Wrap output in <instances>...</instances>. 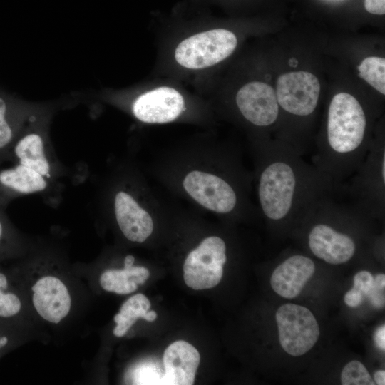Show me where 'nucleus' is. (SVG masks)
<instances>
[{
  "mask_svg": "<svg viewBox=\"0 0 385 385\" xmlns=\"http://www.w3.org/2000/svg\"><path fill=\"white\" fill-rule=\"evenodd\" d=\"M14 164L0 170V187L13 195L43 192L56 178L54 170L45 162L34 158H13Z\"/></svg>",
  "mask_w": 385,
  "mask_h": 385,
  "instance_id": "9b49d317",
  "label": "nucleus"
},
{
  "mask_svg": "<svg viewBox=\"0 0 385 385\" xmlns=\"http://www.w3.org/2000/svg\"><path fill=\"white\" fill-rule=\"evenodd\" d=\"M371 218L382 217L385 211V145L371 143L359 169L341 187V195Z\"/></svg>",
  "mask_w": 385,
  "mask_h": 385,
  "instance_id": "423d86ee",
  "label": "nucleus"
},
{
  "mask_svg": "<svg viewBox=\"0 0 385 385\" xmlns=\"http://www.w3.org/2000/svg\"><path fill=\"white\" fill-rule=\"evenodd\" d=\"M276 321L280 345L292 356L304 354L319 339L318 323L313 314L304 307L285 304L277 309Z\"/></svg>",
  "mask_w": 385,
  "mask_h": 385,
  "instance_id": "6e6552de",
  "label": "nucleus"
},
{
  "mask_svg": "<svg viewBox=\"0 0 385 385\" xmlns=\"http://www.w3.org/2000/svg\"><path fill=\"white\" fill-rule=\"evenodd\" d=\"M319 93V81L309 72L284 73L277 81L275 93L279 108L294 117L312 115L318 105Z\"/></svg>",
  "mask_w": 385,
  "mask_h": 385,
  "instance_id": "1a4fd4ad",
  "label": "nucleus"
},
{
  "mask_svg": "<svg viewBox=\"0 0 385 385\" xmlns=\"http://www.w3.org/2000/svg\"><path fill=\"white\" fill-rule=\"evenodd\" d=\"M341 381L343 385H374L365 366L359 361L353 360L342 369Z\"/></svg>",
  "mask_w": 385,
  "mask_h": 385,
  "instance_id": "412c9836",
  "label": "nucleus"
},
{
  "mask_svg": "<svg viewBox=\"0 0 385 385\" xmlns=\"http://www.w3.org/2000/svg\"><path fill=\"white\" fill-rule=\"evenodd\" d=\"M157 317V313L155 311H148L144 317V319L148 322L154 321Z\"/></svg>",
  "mask_w": 385,
  "mask_h": 385,
  "instance_id": "7c9ffc66",
  "label": "nucleus"
},
{
  "mask_svg": "<svg viewBox=\"0 0 385 385\" xmlns=\"http://www.w3.org/2000/svg\"><path fill=\"white\" fill-rule=\"evenodd\" d=\"M135 257L133 255H127L124 260V267L129 268L133 266Z\"/></svg>",
  "mask_w": 385,
  "mask_h": 385,
  "instance_id": "c756f323",
  "label": "nucleus"
},
{
  "mask_svg": "<svg viewBox=\"0 0 385 385\" xmlns=\"http://www.w3.org/2000/svg\"><path fill=\"white\" fill-rule=\"evenodd\" d=\"M376 345L381 350L385 349V326H380L375 332L374 337Z\"/></svg>",
  "mask_w": 385,
  "mask_h": 385,
  "instance_id": "cd10ccee",
  "label": "nucleus"
},
{
  "mask_svg": "<svg viewBox=\"0 0 385 385\" xmlns=\"http://www.w3.org/2000/svg\"><path fill=\"white\" fill-rule=\"evenodd\" d=\"M315 272L313 260L302 255L287 257L273 272L271 286L279 296L292 299L297 297Z\"/></svg>",
  "mask_w": 385,
  "mask_h": 385,
  "instance_id": "dca6fc26",
  "label": "nucleus"
},
{
  "mask_svg": "<svg viewBox=\"0 0 385 385\" xmlns=\"http://www.w3.org/2000/svg\"><path fill=\"white\" fill-rule=\"evenodd\" d=\"M4 232H5L4 223L2 220V217L0 216V244L3 241Z\"/></svg>",
  "mask_w": 385,
  "mask_h": 385,
  "instance_id": "473e14b6",
  "label": "nucleus"
},
{
  "mask_svg": "<svg viewBox=\"0 0 385 385\" xmlns=\"http://www.w3.org/2000/svg\"><path fill=\"white\" fill-rule=\"evenodd\" d=\"M200 361V354L192 344L183 340L174 342L163 354L162 384H193Z\"/></svg>",
  "mask_w": 385,
  "mask_h": 385,
  "instance_id": "4468645a",
  "label": "nucleus"
},
{
  "mask_svg": "<svg viewBox=\"0 0 385 385\" xmlns=\"http://www.w3.org/2000/svg\"><path fill=\"white\" fill-rule=\"evenodd\" d=\"M155 33L151 76L176 80L200 95L240 43L235 31L211 21L169 24Z\"/></svg>",
  "mask_w": 385,
  "mask_h": 385,
  "instance_id": "f03ea898",
  "label": "nucleus"
},
{
  "mask_svg": "<svg viewBox=\"0 0 385 385\" xmlns=\"http://www.w3.org/2000/svg\"><path fill=\"white\" fill-rule=\"evenodd\" d=\"M9 342L8 336L1 334L0 332V350L4 348L9 344Z\"/></svg>",
  "mask_w": 385,
  "mask_h": 385,
  "instance_id": "2f4dec72",
  "label": "nucleus"
},
{
  "mask_svg": "<svg viewBox=\"0 0 385 385\" xmlns=\"http://www.w3.org/2000/svg\"><path fill=\"white\" fill-rule=\"evenodd\" d=\"M150 308V302L144 294L139 293L130 297L114 317L117 325L113 329V334L118 337L124 336L138 319H144Z\"/></svg>",
  "mask_w": 385,
  "mask_h": 385,
  "instance_id": "a211bd4d",
  "label": "nucleus"
},
{
  "mask_svg": "<svg viewBox=\"0 0 385 385\" xmlns=\"http://www.w3.org/2000/svg\"><path fill=\"white\" fill-rule=\"evenodd\" d=\"M265 141L259 151L257 188L260 210L268 222L298 224L319 200L340 195L341 188L289 144Z\"/></svg>",
  "mask_w": 385,
  "mask_h": 385,
  "instance_id": "f257e3e1",
  "label": "nucleus"
},
{
  "mask_svg": "<svg viewBox=\"0 0 385 385\" xmlns=\"http://www.w3.org/2000/svg\"><path fill=\"white\" fill-rule=\"evenodd\" d=\"M183 185L196 202L217 213H230L238 205V194L234 187L217 175L194 170L185 177Z\"/></svg>",
  "mask_w": 385,
  "mask_h": 385,
  "instance_id": "f8f14e48",
  "label": "nucleus"
},
{
  "mask_svg": "<svg viewBox=\"0 0 385 385\" xmlns=\"http://www.w3.org/2000/svg\"><path fill=\"white\" fill-rule=\"evenodd\" d=\"M31 289L34 308L45 320L58 324L69 313L71 296L66 285L58 278L44 276L36 282Z\"/></svg>",
  "mask_w": 385,
  "mask_h": 385,
  "instance_id": "ddd939ff",
  "label": "nucleus"
},
{
  "mask_svg": "<svg viewBox=\"0 0 385 385\" xmlns=\"http://www.w3.org/2000/svg\"><path fill=\"white\" fill-rule=\"evenodd\" d=\"M374 382L378 385L385 384V371L384 370H379L374 373Z\"/></svg>",
  "mask_w": 385,
  "mask_h": 385,
  "instance_id": "c85d7f7f",
  "label": "nucleus"
},
{
  "mask_svg": "<svg viewBox=\"0 0 385 385\" xmlns=\"http://www.w3.org/2000/svg\"><path fill=\"white\" fill-rule=\"evenodd\" d=\"M8 106L0 97V153L11 146L14 141V130L7 117Z\"/></svg>",
  "mask_w": 385,
  "mask_h": 385,
  "instance_id": "4be33fe9",
  "label": "nucleus"
},
{
  "mask_svg": "<svg viewBox=\"0 0 385 385\" xmlns=\"http://www.w3.org/2000/svg\"><path fill=\"white\" fill-rule=\"evenodd\" d=\"M9 282L5 274L0 272V317L11 318L16 315L21 309L19 297L8 291Z\"/></svg>",
  "mask_w": 385,
  "mask_h": 385,
  "instance_id": "aec40b11",
  "label": "nucleus"
},
{
  "mask_svg": "<svg viewBox=\"0 0 385 385\" xmlns=\"http://www.w3.org/2000/svg\"><path fill=\"white\" fill-rule=\"evenodd\" d=\"M113 205L116 222L124 236L130 241L143 242L153 230L150 214L125 191L115 194Z\"/></svg>",
  "mask_w": 385,
  "mask_h": 385,
  "instance_id": "2eb2a0df",
  "label": "nucleus"
},
{
  "mask_svg": "<svg viewBox=\"0 0 385 385\" xmlns=\"http://www.w3.org/2000/svg\"><path fill=\"white\" fill-rule=\"evenodd\" d=\"M366 10L373 14L382 15L385 13V0H365Z\"/></svg>",
  "mask_w": 385,
  "mask_h": 385,
  "instance_id": "a878e982",
  "label": "nucleus"
},
{
  "mask_svg": "<svg viewBox=\"0 0 385 385\" xmlns=\"http://www.w3.org/2000/svg\"><path fill=\"white\" fill-rule=\"evenodd\" d=\"M329 195L316 202L299 223L307 226V245L312 253L331 265L349 261L356 251L355 238L342 230L358 207Z\"/></svg>",
  "mask_w": 385,
  "mask_h": 385,
  "instance_id": "20e7f679",
  "label": "nucleus"
},
{
  "mask_svg": "<svg viewBox=\"0 0 385 385\" xmlns=\"http://www.w3.org/2000/svg\"><path fill=\"white\" fill-rule=\"evenodd\" d=\"M160 371L151 365H142L135 370L133 376L134 384H162Z\"/></svg>",
  "mask_w": 385,
  "mask_h": 385,
  "instance_id": "5701e85b",
  "label": "nucleus"
},
{
  "mask_svg": "<svg viewBox=\"0 0 385 385\" xmlns=\"http://www.w3.org/2000/svg\"><path fill=\"white\" fill-rule=\"evenodd\" d=\"M150 277L149 270L143 267L132 266L123 270H108L100 277L101 287L108 292L128 294L135 292Z\"/></svg>",
  "mask_w": 385,
  "mask_h": 385,
  "instance_id": "f3484780",
  "label": "nucleus"
},
{
  "mask_svg": "<svg viewBox=\"0 0 385 385\" xmlns=\"http://www.w3.org/2000/svg\"><path fill=\"white\" fill-rule=\"evenodd\" d=\"M364 299V297L361 294L352 288L346 293L344 300L347 306L356 307L363 302Z\"/></svg>",
  "mask_w": 385,
  "mask_h": 385,
  "instance_id": "bb28decb",
  "label": "nucleus"
},
{
  "mask_svg": "<svg viewBox=\"0 0 385 385\" xmlns=\"http://www.w3.org/2000/svg\"><path fill=\"white\" fill-rule=\"evenodd\" d=\"M132 90L130 111L137 120L149 124L173 122L199 100L198 93H191L185 84L165 77L151 76Z\"/></svg>",
  "mask_w": 385,
  "mask_h": 385,
  "instance_id": "39448f33",
  "label": "nucleus"
},
{
  "mask_svg": "<svg viewBox=\"0 0 385 385\" xmlns=\"http://www.w3.org/2000/svg\"><path fill=\"white\" fill-rule=\"evenodd\" d=\"M226 260L225 241L217 236L205 238L185 260L183 277L186 285L195 290L215 287L222 277Z\"/></svg>",
  "mask_w": 385,
  "mask_h": 385,
  "instance_id": "0eeeda50",
  "label": "nucleus"
},
{
  "mask_svg": "<svg viewBox=\"0 0 385 385\" xmlns=\"http://www.w3.org/2000/svg\"><path fill=\"white\" fill-rule=\"evenodd\" d=\"M368 120L359 101L347 93L329 105L324 138L312 152V163L341 188L362 164L371 143Z\"/></svg>",
  "mask_w": 385,
  "mask_h": 385,
  "instance_id": "7ed1b4c3",
  "label": "nucleus"
},
{
  "mask_svg": "<svg viewBox=\"0 0 385 385\" xmlns=\"http://www.w3.org/2000/svg\"><path fill=\"white\" fill-rule=\"evenodd\" d=\"M374 277L366 270L360 271L354 277L353 289L359 292L363 297H367L372 287Z\"/></svg>",
  "mask_w": 385,
  "mask_h": 385,
  "instance_id": "393cba45",
  "label": "nucleus"
},
{
  "mask_svg": "<svg viewBox=\"0 0 385 385\" xmlns=\"http://www.w3.org/2000/svg\"><path fill=\"white\" fill-rule=\"evenodd\" d=\"M359 76L379 93L385 94V59L370 56L358 66Z\"/></svg>",
  "mask_w": 385,
  "mask_h": 385,
  "instance_id": "6ab92c4d",
  "label": "nucleus"
},
{
  "mask_svg": "<svg viewBox=\"0 0 385 385\" xmlns=\"http://www.w3.org/2000/svg\"><path fill=\"white\" fill-rule=\"evenodd\" d=\"M234 102L240 115L255 127L268 128L279 117L275 91L262 81L245 83L237 90Z\"/></svg>",
  "mask_w": 385,
  "mask_h": 385,
  "instance_id": "9d476101",
  "label": "nucleus"
},
{
  "mask_svg": "<svg viewBox=\"0 0 385 385\" xmlns=\"http://www.w3.org/2000/svg\"><path fill=\"white\" fill-rule=\"evenodd\" d=\"M385 275L379 274L374 277L372 287L367 297L371 305L376 308H383L385 304L384 297Z\"/></svg>",
  "mask_w": 385,
  "mask_h": 385,
  "instance_id": "b1692460",
  "label": "nucleus"
}]
</instances>
